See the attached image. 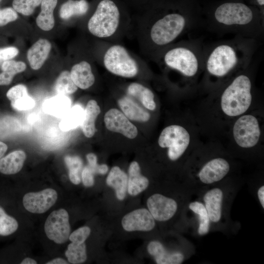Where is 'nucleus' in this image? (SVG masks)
<instances>
[{
    "label": "nucleus",
    "instance_id": "f257e3e1",
    "mask_svg": "<svg viewBox=\"0 0 264 264\" xmlns=\"http://www.w3.org/2000/svg\"><path fill=\"white\" fill-rule=\"evenodd\" d=\"M189 6L154 13L135 21L139 48L146 58L156 62L167 47L201 23L199 15Z\"/></svg>",
    "mask_w": 264,
    "mask_h": 264
},
{
    "label": "nucleus",
    "instance_id": "f03ea898",
    "mask_svg": "<svg viewBox=\"0 0 264 264\" xmlns=\"http://www.w3.org/2000/svg\"><path fill=\"white\" fill-rule=\"evenodd\" d=\"M258 41L239 35L205 45L203 71L209 82L220 83L251 63Z\"/></svg>",
    "mask_w": 264,
    "mask_h": 264
},
{
    "label": "nucleus",
    "instance_id": "f8f14e48",
    "mask_svg": "<svg viewBox=\"0 0 264 264\" xmlns=\"http://www.w3.org/2000/svg\"><path fill=\"white\" fill-rule=\"evenodd\" d=\"M149 211L154 219L157 221H166L175 214L177 205L173 199L159 194L150 197L147 201Z\"/></svg>",
    "mask_w": 264,
    "mask_h": 264
},
{
    "label": "nucleus",
    "instance_id": "7c9ffc66",
    "mask_svg": "<svg viewBox=\"0 0 264 264\" xmlns=\"http://www.w3.org/2000/svg\"><path fill=\"white\" fill-rule=\"evenodd\" d=\"M64 160L68 169L71 182L76 185L79 184L81 181V174L83 169L82 159L78 156L67 155Z\"/></svg>",
    "mask_w": 264,
    "mask_h": 264
},
{
    "label": "nucleus",
    "instance_id": "4468645a",
    "mask_svg": "<svg viewBox=\"0 0 264 264\" xmlns=\"http://www.w3.org/2000/svg\"><path fill=\"white\" fill-rule=\"evenodd\" d=\"M124 230L149 231L155 226L154 219L149 210L140 208L133 210L125 215L121 221Z\"/></svg>",
    "mask_w": 264,
    "mask_h": 264
},
{
    "label": "nucleus",
    "instance_id": "2f4dec72",
    "mask_svg": "<svg viewBox=\"0 0 264 264\" xmlns=\"http://www.w3.org/2000/svg\"><path fill=\"white\" fill-rule=\"evenodd\" d=\"M189 207L199 217L198 234L200 235H204L208 233L210 220L205 206L201 202L194 201L190 203Z\"/></svg>",
    "mask_w": 264,
    "mask_h": 264
},
{
    "label": "nucleus",
    "instance_id": "f704fd0d",
    "mask_svg": "<svg viewBox=\"0 0 264 264\" xmlns=\"http://www.w3.org/2000/svg\"><path fill=\"white\" fill-rule=\"evenodd\" d=\"M21 124L18 120L12 116L0 118V139L9 137L21 130Z\"/></svg>",
    "mask_w": 264,
    "mask_h": 264
},
{
    "label": "nucleus",
    "instance_id": "9d476101",
    "mask_svg": "<svg viewBox=\"0 0 264 264\" xmlns=\"http://www.w3.org/2000/svg\"><path fill=\"white\" fill-rule=\"evenodd\" d=\"M44 229L47 238L55 243L67 242L70 233L67 212L62 208L52 212L45 220Z\"/></svg>",
    "mask_w": 264,
    "mask_h": 264
},
{
    "label": "nucleus",
    "instance_id": "bb28decb",
    "mask_svg": "<svg viewBox=\"0 0 264 264\" xmlns=\"http://www.w3.org/2000/svg\"><path fill=\"white\" fill-rule=\"evenodd\" d=\"M57 0H42L41 11L36 18V24L42 30L49 31L54 25L53 11L57 5Z\"/></svg>",
    "mask_w": 264,
    "mask_h": 264
},
{
    "label": "nucleus",
    "instance_id": "6ab92c4d",
    "mask_svg": "<svg viewBox=\"0 0 264 264\" xmlns=\"http://www.w3.org/2000/svg\"><path fill=\"white\" fill-rule=\"evenodd\" d=\"M222 199V191L218 188H213L204 195L205 207L212 222H217L221 218Z\"/></svg>",
    "mask_w": 264,
    "mask_h": 264
},
{
    "label": "nucleus",
    "instance_id": "c03bdc74",
    "mask_svg": "<svg viewBox=\"0 0 264 264\" xmlns=\"http://www.w3.org/2000/svg\"><path fill=\"white\" fill-rule=\"evenodd\" d=\"M87 158L88 163V166L95 174H98L99 165L97 163L96 155L93 153H89L87 155Z\"/></svg>",
    "mask_w": 264,
    "mask_h": 264
},
{
    "label": "nucleus",
    "instance_id": "412c9836",
    "mask_svg": "<svg viewBox=\"0 0 264 264\" xmlns=\"http://www.w3.org/2000/svg\"><path fill=\"white\" fill-rule=\"evenodd\" d=\"M149 180L142 176L136 161L132 162L129 168L127 190L131 196H136L144 191L149 185Z\"/></svg>",
    "mask_w": 264,
    "mask_h": 264
},
{
    "label": "nucleus",
    "instance_id": "b1692460",
    "mask_svg": "<svg viewBox=\"0 0 264 264\" xmlns=\"http://www.w3.org/2000/svg\"><path fill=\"white\" fill-rule=\"evenodd\" d=\"M128 176L118 166L112 167L106 179L107 185L114 188L117 198L123 200L126 195Z\"/></svg>",
    "mask_w": 264,
    "mask_h": 264
},
{
    "label": "nucleus",
    "instance_id": "72a5a7b5",
    "mask_svg": "<svg viewBox=\"0 0 264 264\" xmlns=\"http://www.w3.org/2000/svg\"><path fill=\"white\" fill-rule=\"evenodd\" d=\"M65 255L71 264H78L85 262L87 258L86 244L84 242L77 244L71 242L67 246Z\"/></svg>",
    "mask_w": 264,
    "mask_h": 264
},
{
    "label": "nucleus",
    "instance_id": "a878e982",
    "mask_svg": "<svg viewBox=\"0 0 264 264\" xmlns=\"http://www.w3.org/2000/svg\"><path fill=\"white\" fill-rule=\"evenodd\" d=\"M100 113V109L94 100H89L84 110L81 128L85 135L88 138L93 136L95 132V120Z\"/></svg>",
    "mask_w": 264,
    "mask_h": 264
},
{
    "label": "nucleus",
    "instance_id": "de8ad7c7",
    "mask_svg": "<svg viewBox=\"0 0 264 264\" xmlns=\"http://www.w3.org/2000/svg\"><path fill=\"white\" fill-rule=\"evenodd\" d=\"M108 171V167L106 164L99 165L98 174L101 175L106 174Z\"/></svg>",
    "mask_w": 264,
    "mask_h": 264
},
{
    "label": "nucleus",
    "instance_id": "a18cd8bd",
    "mask_svg": "<svg viewBox=\"0 0 264 264\" xmlns=\"http://www.w3.org/2000/svg\"><path fill=\"white\" fill-rule=\"evenodd\" d=\"M258 196L262 206L264 208V186H261L258 191Z\"/></svg>",
    "mask_w": 264,
    "mask_h": 264
},
{
    "label": "nucleus",
    "instance_id": "cd10ccee",
    "mask_svg": "<svg viewBox=\"0 0 264 264\" xmlns=\"http://www.w3.org/2000/svg\"><path fill=\"white\" fill-rule=\"evenodd\" d=\"M84 110L81 106L75 105L69 110L62 117L59 123V128L61 131L66 132L75 129L81 125Z\"/></svg>",
    "mask_w": 264,
    "mask_h": 264
},
{
    "label": "nucleus",
    "instance_id": "3c124183",
    "mask_svg": "<svg viewBox=\"0 0 264 264\" xmlns=\"http://www.w3.org/2000/svg\"><path fill=\"white\" fill-rule=\"evenodd\" d=\"M255 1L257 5H258L260 7H264V0H255Z\"/></svg>",
    "mask_w": 264,
    "mask_h": 264
},
{
    "label": "nucleus",
    "instance_id": "1a4fd4ad",
    "mask_svg": "<svg viewBox=\"0 0 264 264\" xmlns=\"http://www.w3.org/2000/svg\"><path fill=\"white\" fill-rule=\"evenodd\" d=\"M233 135L235 141L240 147L249 148L255 146L261 136L257 118L251 114L240 116L234 124Z\"/></svg>",
    "mask_w": 264,
    "mask_h": 264
},
{
    "label": "nucleus",
    "instance_id": "4be33fe9",
    "mask_svg": "<svg viewBox=\"0 0 264 264\" xmlns=\"http://www.w3.org/2000/svg\"><path fill=\"white\" fill-rule=\"evenodd\" d=\"M118 105L125 115L129 119L140 122L148 121L150 115L135 101L127 96L118 100Z\"/></svg>",
    "mask_w": 264,
    "mask_h": 264
},
{
    "label": "nucleus",
    "instance_id": "8fccbe9b",
    "mask_svg": "<svg viewBox=\"0 0 264 264\" xmlns=\"http://www.w3.org/2000/svg\"><path fill=\"white\" fill-rule=\"evenodd\" d=\"M37 263V262L35 260L30 258H26L21 263V264H36Z\"/></svg>",
    "mask_w": 264,
    "mask_h": 264
},
{
    "label": "nucleus",
    "instance_id": "2eb2a0df",
    "mask_svg": "<svg viewBox=\"0 0 264 264\" xmlns=\"http://www.w3.org/2000/svg\"><path fill=\"white\" fill-rule=\"evenodd\" d=\"M229 163L222 158H216L207 162L201 169L198 177L205 184H212L221 180L229 172Z\"/></svg>",
    "mask_w": 264,
    "mask_h": 264
},
{
    "label": "nucleus",
    "instance_id": "473e14b6",
    "mask_svg": "<svg viewBox=\"0 0 264 264\" xmlns=\"http://www.w3.org/2000/svg\"><path fill=\"white\" fill-rule=\"evenodd\" d=\"M77 89L78 87L71 78L70 72L64 71L58 76L55 84L58 94L67 95L74 93Z\"/></svg>",
    "mask_w": 264,
    "mask_h": 264
},
{
    "label": "nucleus",
    "instance_id": "09e8293b",
    "mask_svg": "<svg viewBox=\"0 0 264 264\" xmlns=\"http://www.w3.org/2000/svg\"><path fill=\"white\" fill-rule=\"evenodd\" d=\"M7 150V146L4 143L0 141V159L4 154Z\"/></svg>",
    "mask_w": 264,
    "mask_h": 264
},
{
    "label": "nucleus",
    "instance_id": "f3484780",
    "mask_svg": "<svg viewBox=\"0 0 264 264\" xmlns=\"http://www.w3.org/2000/svg\"><path fill=\"white\" fill-rule=\"evenodd\" d=\"M147 250L158 264H179L184 260L182 253L167 251L162 244L158 241L151 242L148 245Z\"/></svg>",
    "mask_w": 264,
    "mask_h": 264
},
{
    "label": "nucleus",
    "instance_id": "58836bf2",
    "mask_svg": "<svg viewBox=\"0 0 264 264\" xmlns=\"http://www.w3.org/2000/svg\"><path fill=\"white\" fill-rule=\"evenodd\" d=\"M12 107L18 110H25L33 108L35 106L34 99L28 95L11 102Z\"/></svg>",
    "mask_w": 264,
    "mask_h": 264
},
{
    "label": "nucleus",
    "instance_id": "dca6fc26",
    "mask_svg": "<svg viewBox=\"0 0 264 264\" xmlns=\"http://www.w3.org/2000/svg\"><path fill=\"white\" fill-rule=\"evenodd\" d=\"M70 74L74 83L81 89L88 88L95 82V78L91 66L87 61L82 60L74 65Z\"/></svg>",
    "mask_w": 264,
    "mask_h": 264
},
{
    "label": "nucleus",
    "instance_id": "ddd939ff",
    "mask_svg": "<svg viewBox=\"0 0 264 264\" xmlns=\"http://www.w3.org/2000/svg\"><path fill=\"white\" fill-rule=\"evenodd\" d=\"M104 122L109 130L121 133L127 138L133 139L137 135L136 127L117 109L108 110L105 114Z\"/></svg>",
    "mask_w": 264,
    "mask_h": 264
},
{
    "label": "nucleus",
    "instance_id": "e433bc0d",
    "mask_svg": "<svg viewBox=\"0 0 264 264\" xmlns=\"http://www.w3.org/2000/svg\"><path fill=\"white\" fill-rule=\"evenodd\" d=\"M42 0H13L12 6L17 12L25 16L31 15Z\"/></svg>",
    "mask_w": 264,
    "mask_h": 264
},
{
    "label": "nucleus",
    "instance_id": "7ed1b4c3",
    "mask_svg": "<svg viewBox=\"0 0 264 264\" xmlns=\"http://www.w3.org/2000/svg\"><path fill=\"white\" fill-rule=\"evenodd\" d=\"M205 24L218 34H234L258 41L264 33V13L241 1H226L209 12Z\"/></svg>",
    "mask_w": 264,
    "mask_h": 264
},
{
    "label": "nucleus",
    "instance_id": "39448f33",
    "mask_svg": "<svg viewBox=\"0 0 264 264\" xmlns=\"http://www.w3.org/2000/svg\"><path fill=\"white\" fill-rule=\"evenodd\" d=\"M113 0H101L87 23L89 33L101 41L120 43L132 26Z\"/></svg>",
    "mask_w": 264,
    "mask_h": 264
},
{
    "label": "nucleus",
    "instance_id": "6e6552de",
    "mask_svg": "<svg viewBox=\"0 0 264 264\" xmlns=\"http://www.w3.org/2000/svg\"><path fill=\"white\" fill-rule=\"evenodd\" d=\"M190 142V135L183 127L172 125L165 128L161 132L158 140L159 146L167 148L169 159H178L187 149Z\"/></svg>",
    "mask_w": 264,
    "mask_h": 264
},
{
    "label": "nucleus",
    "instance_id": "9b49d317",
    "mask_svg": "<svg viewBox=\"0 0 264 264\" xmlns=\"http://www.w3.org/2000/svg\"><path fill=\"white\" fill-rule=\"evenodd\" d=\"M58 194L56 190L47 188L38 192H29L23 197V205L28 211L42 214L49 210L56 202Z\"/></svg>",
    "mask_w": 264,
    "mask_h": 264
},
{
    "label": "nucleus",
    "instance_id": "a211bd4d",
    "mask_svg": "<svg viewBox=\"0 0 264 264\" xmlns=\"http://www.w3.org/2000/svg\"><path fill=\"white\" fill-rule=\"evenodd\" d=\"M51 48L49 41L41 39L28 49L27 58L31 67L34 70L40 69L47 59Z\"/></svg>",
    "mask_w": 264,
    "mask_h": 264
},
{
    "label": "nucleus",
    "instance_id": "c85d7f7f",
    "mask_svg": "<svg viewBox=\"0 0 264 264\" xmlns=\"http://www.w3.org/2000/svg\"><path fill=\"white\" fill-rule=\"evenodd\" d=\"M88 8V3L86 0H68L61 7L60 16L67 20L73 16H82L87 12Z\"/></svg>",
    "mask_w": 264,
    "mask_h": 264
},
{
    "label": "nucleus",
    "instance_id": "a19ab883",
    "mask_svg": "<svg viewBox=\"0 0 264 264\" xmlns=\"http://www.w3.org/2000/svg\"><path fill=\"white\" fill-rule=\"evenodd\" d=\"M16 11L10 7L0 9V26H4L10 22L17 20Z\"/></svg>",
    "mask_w": 264,
    "mask_h": 264
},
{
    "label": "nucleus",
    "instance_id": "0eeeda50",
    "mask_svg": "<svg viewBox=\"0 0 264 264\" xmlns=\"http://www.w3.org/2000/svg\"><path fill=\"white\" fill-rule=\"evenodd\" d=\"M102 42L101 62L106 70L115 75L136 77L144 60L119 43Z\"/></svg>",
    "mask_w": 264,
    "mask_h": 264
},
{
    "label": "nucleus",
    "instance_id": "423d86ee",
    "mask_svg": "<svg viewBox=\"0 0 264 264\" xmlns=\"http://www.w3.org/2000/svg\"><path fill=\"white\" fill-rule=\"evenodd\" d=\"M250 65L232 77L221 91L220 108L223 113L228 116H240L251 105L252 82L249 71Z\"/></svg>",
    "mask_w": 264,
    "mask_h": 264
},
{
    "label": "nucleus",
    "instance_id": "49530a36",
    "mask_svg": "<svg viewBox=\"0 0 264 264\" xmlns=\"http://www.w3.org/2000/svg\"><path fill=\"white\" fill-rule=\"evenodd\" d=\"M46 264H67L68 263L64 259L60 258L54 259L47 263Z\"/></svg>",
    "mask_w": 264,
    "mask_h": 264
},
{
    "label": "nucleus",
    "instance_id": "aec40b11",
    "mask_svg": "<svg viewBox=\"0 0 264 264\" xmlns=\"http://www.w3.org/2000/svg\"><path fill=\"white\" fill-rule=\"evenodd\" d=\"M70 99L66 95L59 94L45 100L43 110L47 114L63 117L71 108Z\"/></svg>",
    "mask_w": 264,
    "mask_h": 264
},
{
    "label": "nucleus",
    "instance_id": "37998d69",
    "mask_svg": "<svg viewBox=\"0 0 264 264\" xmlns=\"http://www.w3.org/2000/svg\"><path fill=\"white\" fill-rule=\"evenodd\" d=\"M94 173L87 165L85 166L82 170L81 174V178L83 184L86 187H91L94 183Z\"/></svg>",
    "mask_w": 264,
    "mask_h": 264
},
{
    "label": "nucleus",
    "instance_id": "4c0bfd02",
    "mask_svg": "<svg viewBox=\"0 0 264 264\" xmlns=\"http://www.w3.org/2000/svg\"><path fill=\"white\" fill-rule=\"evenodd\" d=\"M90 233L88 226H83L74 231L69 236V240L73 243L80 244L85 242Z\"/></svg>",
    "mask_w": 264,
    "mask_h": 264
},
{
    "label": "nucleus",
    "instance_id": "603ef678",
    "mask_svg": "<svg viewBox=\"0 0 264 264\" xmlns=\"http://www.w3.org/2000/svg\"><path fill=\"white\" fill-rule=\"evenodd\" d=\"M1 1V0H0V1Z\"/></svg>",
    "mask_w": 264,
    "mask_h": 264
},
{
    "label": "nucleus",
    "instance_id": "c756f323",
    "mask_svg": "<svg viewBox=\"0 0 264 264\" xmlns=\"http://www.w3.org/2000/svg\"><path fill=\"white\" fill-rule=\"evenodd\" d=\"M26 66L22 62L7 60L1 65L3 72L0 74V85H8L11 83L14 76L17 73L23 71Z\"/></svg>",
    "mask_w": 264,
    "mask_h": 264
},
{
    "label": "nucleus",
    "instance_id": "79ce46f5",
    "mask_svg": "<svg viewBox=\"0 0 264 264\" xmlns=\"http://www.w3.org/2000/svg\"><path fill=\"white\" fill-rule=\"evenodd\" d=\"M18 53V48L13 46L0 49V65L5 61L14 58Z\"/></svg>",
    "mask_w": 264,
    "mask_h": 264
},
{
    "label": "nucleus",
    "instance_id": "393cba45",
    "mask_svg": "<svg viewBox=\"0 0 264 264\" xmlns=\"http://www.w3.org/2000/svg\"><path fill=\"white\" fill-rule=\"evenodd\" d=\"M26 158L22 150L12 152L0 159V172L5 175H13L22 169Z\"/></svg>",
    "mask_w": 264,
    "mask_h": 264
},
{
    "label": "nucleus",
    "instance_id": "5701e85b",
    "mask_svg": "<svg viewBox=\"0 0 264 264\" xmlns=\"http://www.w3.org/2000/svg\"><path fill=\"white\" fill-rule=\"evenodd\" d=\"M127 92L129 96L138 100L146 108L151 110L155 109L154 94L143 85L137 82L132 83L127 87Z\"/></svg>",
    "mask_w": 264,
    "mask_h": 264
},
{
    "label": "nucleus",
    "instance_id": "c9c22d12",
    "mask_svg": "<svg viewBox=\"0 0 264 264\" xmlns=\"http://www.w3.org/2000/svg\"><path fill=\"white\" fill-rule=\"evenodd\" d=\"M18 226L17 220L7 214L0 206V236H7L12 234L18 229Z\"/></svg>",
    "mask_w": 264,
    "mask_h": 264
},
{
    "label": "nucleus",
    "instance_id": "ea45409f",
    "mask_svg": "<svg viewBox=\"0 0 264 264\" xmlns=\"http://www.w3.org/2000/svg\"><path fill=\"white\" fill-rule=\"evenodd\" d=\"M28 95L26 88L23 85H18L8 90L6 96L11 102Z\"/></svg>",
    "mask_w": 264,
    "mask_h": 264
},
{
    "label": "nucleus",
    "instance_id": "20e7f679",
    "mask_svg": "<svg viewBox=\"0 0 264 264\" xmlns=\"http://www.w3.org/2000/svg\"><path fill=\"white\" fill-rule=\"evenodd\" d=\"M204 48L199 39L176 42L167 47L155 62L184 79L192 81L203 71Z\"/></svg>",
    "mask_w": 264,
    "mask_h": 264
}]
</instances>
